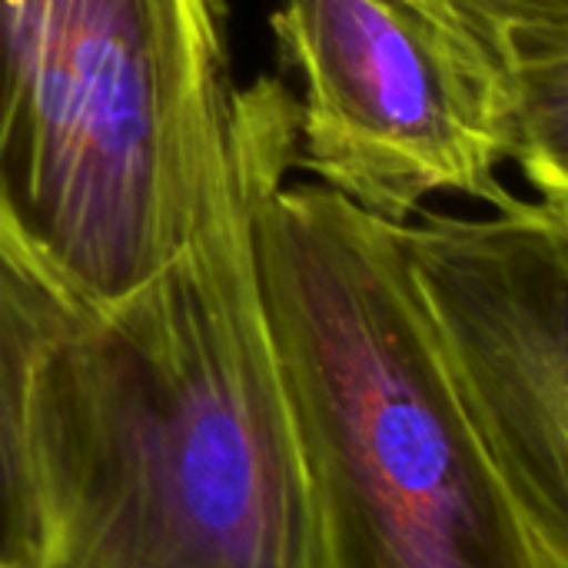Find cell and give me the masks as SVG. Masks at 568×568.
<instances>
[{
    "label": "cell",
    "instance_id": "cell-8",
    "mask_svg": "<svg viewBox=\"0 0 568 568\" xmlns=\"http://www.w3.org/2000/svg\"><path fill=\"white\" fill-rule=\"evenodd\" d=\"M456 17L503 63L568 53V0H429Z\"/></svg>",
    "mask_w": 568,
    "mask_h": 568
},
{
    "label": "cell",
    "instance_id": "cell-6",
    "mask_svg": "<svg viewBox=\"0 0 568 568\" xmlns=\"http://www.w3.org/2000/svg\"><path fill=\"white\" fill-rule=\"evenodd\" d=\"M77 310L0 250V559L23 566V426L33 376Z\"/></svg>",
    "mask_w": 568,
    "mask_h": 568
},
{
    "label": "cell",
    "instance_id": "cell-5",
    "mask_svg": "<svg viewBox=\"0 0 568 568\" xmlns=\"http://www.w3.org/2000/svg\"><path fill=\"white\" fill-rule=\"evenodd\" d=\"M403 243L433 329L539 568H568V216L513 200L426 213Z\"/></svg>",
    "mask_w": 568,
    "mask_h": 568
},
{
    "label": "cell",
    "instance_id": "cell-7",
    "mask_svg": "<svg viewBox=\"0 0 568 568\" xmlns=\"http://www.w3.org/2000/svg\"><path fill=\"white\" fill-rule=\"evenodd\" d=\"M509 160L568 216V53L506 63Z\"/></svg>",
    "mask_w": 568,
    "mask_h": 568
},
{
    "label": "cell",
    "instance_id": "cell-2",
    "mask_svg": "<svg viewBox=\"0 0 568 568\" xmlns=\"http://www.w3.org/2000/svg\"><path fill=\"white\" fill-rule=\"evenodd\" d=\"M313 568H539L466 413L403 226L326 186L253 213Z\"/></svg>",
    "mask_w": 568,
    "mask_h": 568
},
{
    "label": "cell",
    "instance_id": "cell-9",
    "mask_svg": "<svg viewBox=\"0 0 568 568\" xmlns=\"http://www.w3.org/2000/svg\"><path fill=\"white\" fill-rule=\"evenodd\" d=\"M0 568H20L17 562H7V559H0Z\"/></svg>",
    "mask_w": 568,
    "mask_h": 568
},
{
    "label": "cell",
    "instance_id": "cell-3",
    "mask_svg": "<svg viewBox=\"0 0 568 568\" xmlns=\"http://www.w3.org/2000/svg\"><path fill=\"white\" fill-rule=\"evenodd\" d=\"M226 0H0V250L80 316L166 270L236 146Z\"/></svg>",
    "mask_w": 568,
    "mask_h": 568
},
{
    "label": "cell",
    "instance_id": "cell-4",
    "mask_svg": "<svg viewBox=\"0 0 568 568\" xmlns=\"http://www.w3.org/2000/svg\"><path fill=\"white\" fill-rule=\"evenodd\" d=\"M303 77L296 163L359 210L406 226L429 196L493 210L516 196L503 57L429 0H286L273 13Z\"/></svg>",
    "mask_w": 568,
    "mask_h": 568
},
{
    "label": "cell",
    "instance_id": "cell-1",
    "mask_svg": "<svg viewBox=\"0 0 568 568\" xmlns=\"http://www.w3.org/2000/svg\"><path fill=\"white\" fill-rule=\"evenodd\" d=\"M296 166V100L236 93L226 186L186 250L43 356L23 426L27 568H313L253 213Z\"/></svg>",
    "mask_w": 568,
    "mask_h": 568
}]
</instances>
